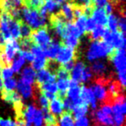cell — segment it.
<instances>
[{
	"label": "cell",
	"instance_id": "obj_14",
	"mask_svg": "<svg viewBox=\"0 0 126 126\" xmlns=\"http://www.w3.org/2000/svg\"><path fill=\"white\" fill-rule=\"evenodd\" d=\"M85 68L86 67L83 62H77L70 72V79L72 80L78 82V84H81L82 75H83Z\"/></svg>",
	"mask_w": 126,
	"mask_h": 126
},
{
	"label": "cell",
	"instance_id": "obj_11",
	"mask_svg": "<svg viewBox=\"0 0 126 126\" xmlns=\"http://www.w3.org/2000/svg\"><path fill=\"white\" fill-rule=\"evenodd\" d=\"M59 14L62 15V17L66 23H73L75 19L73 5L68 2H65L64 4L61 6V11H59Z\"/></svg>",
	"mask_w": 126,
	"mask_h": 126
},
{
	"label": "cell",
	"instance_id": "obj_24",
	"mask_svg": "<svg viewBox=\"0 0 126 126\" xmlns=\"http://www.w3.org/2000/svg\"><path fill=\"white\" fill-rule=\"evenodd\" d=\"M44 7L46 8V11H47L48 15L51 14L54 15L55 12H59V9L61 6H59L57 3L54 2V0H45L44 2Z\"/></svg>",
	"mask_w": 126,
	"mask_h": 126
},
{
	"label": "cell",
	"instance_id": "obj_40",
	"mask_svg": "<svg viewBox=\"0 0 126 126\" xmlns=\"http://www.w3.org/2000/svg\"><path fill=\"white\" fill-rule=\"evenodd\" d=\"M94 0H92V2H94Z\"/></svg>",
	"mask_w": 126,
	"mask_h": 126
},
{
	"label": "cell",
	"instance_id": "obj_17",
	"mask_svg": "<svg viewBox=\"0 0 126 126\" xmlns=\"http://www.w3.org/2000/svg\"><path fill=\"white\" fill-rule=\"evenodd\" d=\"M58 126H74V119L71 112L64 111L58 117Z\"/></svg>",
	"mask_w": 126,
	"mask_h": 126
},
{
	"label": "cell",
	"instance_id": "obj_30",
	"mask_svg": "<svg viewBox=\"0 0 126 126\" xmlns=\"http://www.w3.org/2000/svg\"><path fill=\"white\" fill-rule=\"evenodd\" d=\"M97 26V24H96L95 21L93 19L91 16L87 18V20H86V23H85V34L86 33L90 34Z\"/></svg>",
	"mask_w": 126,
	"mask_h": 126
},
{
	"label": "cell",
	"instance_id": "obj_37",
	"mask_svg": "<svg viewBox=\"0 0 126 126\" xmlns=\"http://www.w3.org/2000/svg\"><path fill=\"white\" fill-rule=\"evenodd\" d=\"M65 1L66 0H54V2L57 3L59 6H61L62 4H64V3L65 2Z\"/></svg>",
	"mask_w": 126,
	"mask_h": 126
},
{
	"label": "cell",
	"instance_id": "obj_39",
	"mask_svg": "<svg viewBox=\"0 0 126 126\" xmlns=\"http://www.w3.org/2000/svg\"><path fill=\"white\" fill-rule=\"evenodd\" d=\"M1 69H2V66L0 64V79H1Z\"/></svg>",
	"mask_w": 126,
	"mask_h": 126
},
{
	"label": "cell",
	"instance_id": "obj_28",
	"mask_svg": "<svg viewBox=\"0 0 126 126\" xmlns=\"http://www.w3.org/2000/svg\"><path fill=\"white\" fill-rule=\"evenodd\" d=\"M118 15V24H117V29L118 31H120L122 34L125 35L126 31V20H125V15L124 13H121Z\"/></svg>",
	"mask_w": 126,
	"mask_h": 126
},
{
	"label": "cell",
	"instance_id": "obj_4",
	"mask_svg": "<svg viewBox=\"0 0 126 126\" xmlns=\"http://www.w3.org/2000/svg\"><path fill=\"white\" fill-rule=\"evenodd\" d=\"M31 39L33 44L42 48L43 50H45L52 41V38L49 34L48 27L46 26L32 31Z\"/></svg>",
	"mask_w": 126,
	"mask_h": 126
},
{
	"label": "cell",
	"instance_id": "obj_8",
	"mask_svg": "<svg viewBox=\"0 0 126 126\" xmlns=\"http://www.w3.org/2000/svg\"><path fill=\"white\" fill-rule=\"evenodd\" d=\"M89 68H90V71L93 74V79L109 76L106 74L107 67H106L105 63L102 61H100V60L94 61Z\"/></svg>",
	"mask_w": 126,
	"mask_h": 126
},
{
	"label": "cell",
	"instance_id": "obj_2",
	"mask_svg": "<svg viewBox=\"0 0 126 126\" xmlns=\"http://www.w3.org/2000/svg\"><path fill=\"white\" fill-rule=\"evenodd\" d=\"M114 49L103 40L93 41L87 52V58L89 61H95L99 58L108 57Z\"/></svg>",
	"mask_w": 126,
	"mask_h": 126
},
{
	"label": "cell",
	"instance_id": "obj_38",
	"mask_svg": "<svg viewBox=\"0 0 126 126\" xmlns=\"http://www.w3.org/2000/svg\"><path fill=\"white\" fill-rule=\"evenodd\" d=\"M2 80L0 79V92L2 91Z\"/></svg>",
	"mask_w": 126,
	"mask_h": 126
},
{
	"label": "cell",
	"instance_id": "obj_1",
	"mask_svg": "<svg viewBox=\"0 0 126 126\" xmlns=\"http://www.w3.org/2000/svg\"><path fill=\"white\" fill-rule=\"evenodd\" d=\"M21 17L24 20L23 22L34 31L46 26V18L41 16L38 10L29 9L23 6L21 8Z\"/></svg>",
	"mask_w": 126,
	"mask_h": 126
},
{
	"label": "cell",
	"instance_id": "obj_7",
	"mask_svg": "<svg viewBox=\"0 0 126 126\" xmlns=\"http://www.w3.org/2000/svg\"><path fill=\"white\" fill-rule=\"evenodd\" d=\"M56 75L52 73L46 68L38 71V72L35 76V84L40 85L45 83L49 82H56Z\"/></svg>",
	"mask_w": 126,
	"mask_h": 126
},
{
	"label": "cell",
	"instance_id": "obj_34",
	"mask_svg": "<svg viewBox=\"0 0 126 126\" xmlns=\"http://www.w3.org/2000/svg\"><path fill=\"white\" fill-rule=\"evenodd\" d=\"M89 119L86 118L85 117L79 118L78 120H76L74 126H89Z\"/></svg>",
	"mask_w": 126,
	"mask_h": 126
},
{
	"label": "cell",
	"instance_id": "obj_19",
	"mask_svg": "<svg viewBox=\"0 0 126 126\" xmlns=\"http://www.w3.org/2000/svg\"><path fill=\"white\" fill-rule=\"evenodd\" d=\"M38 85V84H37ZM40 92H49V93L57 95L58 92V89L57 87L56 82H49V83H45L40 85H38Z\"/></svg>",
	"mask_w": 126,
	"mask_h": 126
},
{
	"label": "cell",
	"instance_id": "obj_32",
	"mask_svg": "<svg viewBox=\"0 0 126 126\" xmlns=\"http://www.w3.org/2000/svg\"><path fill=\"white\" fill-rule=\"evenodd\" d=\"M19 53L20 55L24 58L25 60H27L29 62H32L34 59V56L33 55V54L31 52V51L28 50H20L19 51Z\"/></svg>",
	"mask_w": 126,
	"mask_h": 126
},
{
	"label": "cell",
	"instance_id": "obj_35",
	"mask_svg": "<svg viewBox=\"0 0 126 126\" xmlns=\"http://www.w3.org/2000/svg\"><path fill=\"white\" fill-rule=\"evenodd\" d=\"M108 0H94L93 2V6L97 8H104Z\"/></svg>",
	"mask_w": 126,
	"mask_h": 126
},
{
	"label": "cell",
	"instance_id": "obj_42",
	"mask_svg": "<svg viewBox=\"0 0 126 126\" xmlns=\"http://www.w3.org/2000/svg\"><path fill=\"white\" fill-rule=\"evenodd\" d=\"M22 1H23V0H22ZM24 1H25V0H24Z\"/></svg>",
	"mask_w": 126,
	"mask_h": 126
},
{
	"label": "cell",
	"instance_id": "obj_3",
	"mask_svg": "<svg viewBox=\"0 0 126 126\" xmlns=\"http://www.w3.org/2000/svg\"><path fill=\"white\" fill-rule=\"evenodd\" d=\"M102 39L113 49H125V35L120 31L112 32L106 27Z\"/></svg>",
	"mask_w": 126,
	"mask_h": 126
},
{
	"label": "cell",
	"instance_id": "obj_18",
	"mask_svg": "<svg viewBox=\"0 0 126 126\" xmlns=\"http://www.w3.org/2000/svg\"><path fill=\"white\" fill-rule=\"evenodd\" d=\"M89 110V105L86 104H78L73 108L72 110V115L74 117V119L78 120L79 118L84 117L88 112Z\"/></svg>",
	"mask_w": 126,
	"mask_h": 126
},
{
	"label": "cell",
	"instance_id": "obj_33",
	"mask_svg": "<svg viewBox=\"0 0 126 126\" xmlns=\"http://www.w3.org/2000/svg\"><path fill=\"white\" fill-rule=\"evenodd\" d=\"M0 126H18L17 122L12 121L11 119L0 118Z\"/></svg>",
	"mask_w": 126,
	"mask_h": 126
},
{
	"label": "cell",
	"instance_id": "obj_27",
	"mask_svg": "<svg viewBox=\"0 0 126 126\" xmlns=\"http://www.w3.org/2000/svg\"><path fill=\"white\" fill-rule=\"evenodd\" d=\"M32 30L30 26L26 24L22 19L20 20V35L21 39H30L32 34Z\"/></svg>",
	"mask_w": 126,
	"mask_h": 126
},
{
	"label": "cell",
	"instance_id": "obj_21",
	"mask_svg": "<svg viewBox=\"0 0 126 126\" xmlns=\"http://www.w3.org/2000/svg\"><path fill=\"white\" fill-rule=\"evenodd\" d=\"M87 20V17L85 15H82L80 17H78L76 19L75 22L74 23V24L75 26V27L77 28L79 34L81 35V36H83L85 35V23Z\"/></svg>",
	"mask_w": 126,
	"mask_h": 126
},
{
	"label": "cell",
	"instance_id": "obj_36",
	"mask_svg": "<svg viewBox=\"0 0 126 126\" xmlns=\"http://www.w3.org/2000/svg\"><path fill=\"white\" fill-rule=\"evenodd\" d=\"M75 64H76V60H72V61H69L68 63H66V64H63L62 66L63 68L65 69V70L67 71L68 72L70 73L71 71H72V69L74 68V67Z\"/></svg>",
	"mask_w": 126,
	"mask_h": 126
},
{
	"label": "cell",
	"instance_id": "obj_5",
	"mask_svg": "<svg viewBox=\"0 0 126 126\" xmlns=\"http://www.w3.org/2000/svg\"><path fill=\"white\" fill-rule=\"evenodd\" d=\"M108 58L113 63L118 74L125 73V49H114L108 56Z\"/></svg>",
	"mask_w": 126,
	"mask_h": 126
},
{
	"label": "cell",
	"instance_id": "obj_6",
	"mask_svg": "<svg viewBox=\"0 0 126 126\" xmlns=\"http://www.w3.org/2000/svg\"><path fill=\"white\" fill-rule=\"evenodd\" d=\"M76 55H77V51L76 50L61 44V48L59 49L57 56H56L55 61L58 63L60 65H63L69 61L76 60L77 59Z\"/></svg>",
	"mask_w": 126,
	"mask_h": 126
},
{
	"label": "cell",
	"instance_id": "obj_29",
	"mask_svg": "<svg viewBox=\"0 0 126 126\" xmlns=\"http://www.w3.org/2000/svg\"><path fill=\"white\" fill-rule=\"evenodd\" d=\"M13 75H14V72H13L11 66L2 68V69H1V79L2 80H6V79L12 78Z\"/></svg>",
	"mask_w": 126,
	"mask_h": 126
},
{
	"label": "cell",
	"instance_id": "obj_13",
	"mask_svg": "<svg viewBox=\"0 0 126 126\" xmlns=\"http://www.w3.org/2000/svg\"><path fill=\"white\" fill-rule=\"evenodd\" d=\"M35 72L33 70L31 66H27L22 70L21 79H19L23 84L33 86L35 84Z\"/></svg>",
	"mask_w": 126,
	"mask_h": 126
},
{
	"label": "cell",
	"instance_id": "obj_20",
	"mask_svg": "<svg viewBox=\"0 0 126 126\" xmlns=\"http://www.w3.org/2000/svg\"><path fill=\"white\" fill-rule=\"evenodd\" d=\"M48 59L46 57H39L34 58V59L31 62V67L33 68V70L35 71H40L42 69H45L46 68Z\"/></svg>",
	"mask_w": 126,
	"mask_h": 126
},
{
	"label": "cell",
	"instance_id": "obj_9",
	"mask_svg": "<svg viewBox=\"0 0 126 126\" xmlns=\"http://www.w3.org/2000/svg\"><path fill=\"white\" fill-rule=\"evenodd\" d=\"M23 3L22 0H0V10L9 13L14 9H21Z\"/></svg>",
	"mask_w": 126,
	"mask_h": 126
},
{
	"label": "cell",
	"instance_id": "obj_26",
	"mask_svg": "<svg viewBox=\"0 0 126 126\" xmlns=\"http://www.w3.org/2000/svg\"><path fill=\"white\" fill-rule=\"evenodd\" d=\"M17 86V80L14 78H11L2 81V90L6 92L15 91Z\"/></svg>",
	"mask_w": 126,
	"mask_h": 126
},
{
	"label": "cell",
	"instance_id": "obj_12",
	"mask_svg": "<svg viewBox=\"0 0 126 126\" xmlns=\"http://www.w3.org/2000/svg\"><path fill=\"white\" fill-rule=\"evenodd\" d=\"M60 48H61V43L56 41L54 39H52L49 45L44 50L46 58L48 60H55L56 56L58 55Z\"/></svg>",
	"mask_w": 126,
	"mask_h": 126
},
{
	"label": "cell",
	"instance_id": "obj_15",
	"mask_svg": "<svg viewBox=\"0 0 126 126\" xmlns=\"http://www.w3.org/2000/svg\"><path fill=\"white\" fill-rule=\"evenodd\" d=\"M2 93V98L6 102L11 104L13 105L18 104L19 103L22 102V97L18 93V92L16 91H11V92H6V91H1Z\"/></svg>",
	"mask_w": 126,
	"mask_h": 126
},
{
	"label": "cell",
	"instance_id": "obj_22",
	"mask_svg": "<svg viewBox=\"0 0 126 126\" xmlns=\"http://www.w3.org/2000/svg\"><path fill=\"white\" fill-rule=\"evenodd\" d=\"M117 24H118V15H117L112 13V14L108 15L107 25H106V27H107L109 31H112V32L118 31Z\"/></svg>",
	"mask_w": 126,
	"mask_h": 126
},
{
	"label": "cell",
	"instance_id": "obj_25",
	"mask_svg": "<svg viewBox=\"0 0 126 126\" xmlns=\"http://www.w3.org/2000/svg\"><path fill=\"white\" fill-rule=\"evenodd\" d=\"M25 64V59L22 56L20 55V53H18V56L15 59H13L12 64L11 65V67L12 68V70L14 72H19L21 68L22 67V65Z\"/></svg>",
	"mask_w": 126,
	"mask_h": 126
},
{
	"label": "cell",
	"instance_id": "obj_41",
	"mask_svg": "<svg viewBox=\"0 0 126 126\" xmlns=\"http://www.w3.org/2000/svg\"><path fill=\"white\" fill-rule=\"evenodd\" d=\"M108 1H109V0H108ZM109 1H111V0H109Z\"/></svg>",
	"mask_w": 126,
	"mask_h": 126
},
{
	"label": "cell",
	"instance_id": "obj_31",
	"mask_svg": "<svg viewBox=\"0 0 126 126\" xmlns=\"http://www.w3.org/2000/svg\"><path fill=\"white\" fill-rule=\"evenodd\" d=\"M31 52L34 56V58H39V57H46L45 56V51L42 48L38 47L36 45H33L31 48Z\"/></svg>",
	"mask_w": 126,
	"mask_h": 126
},
{
	"label": "cell",
	"instance_id": "obj_23",
	"mask_svg": "<svg viewBox=\"0 0 126 126\" xmlns=\"http://www.w3.org/2000/svg\"><path fill=\"white\" fill-rule=\"evenodd\" d=\"M105 28H106V26L97 25L94 31L89 34V37H90V39L93 41L101 40V39H102V37H103Z\"/></svg>",
	"mask_w": 126,
	"mask_h": 126
},
{
	"label": "cell",
	"instance_id": "obj_16",
	"mask_svg": "<svg viewBox=\"0 0 126 126\" xmlns=\"http://www.w3.org/2000/svg\"><path fill=\"white\" fill-rule=\"evenodd\" d=\"M63 104H62V101L58 99V97H56L54 100L50 101L49 102V110L51 113L54 116L56 117H58L63 112Z\"/></svg>",
	"mask_w": 126,
	"mask_h": 126
},
{
	"label": "cell",
	"instance_id": "obj_10",
	"mask_svg": "<svg viewBox=\"0 0 126 126\" xmlns=\"http://www.w3.org/2000/svg\"><path fill=\"white\" fill-rule=\"evenodd\" d=\"M91 17L95 21L97 25L103 26H106V25H107L108 16L105 14V12L103 8L94 7L93 8Z\"/></svg>",
	"mask_w": 126,
	"mask_h": 126
}]
</instances>
